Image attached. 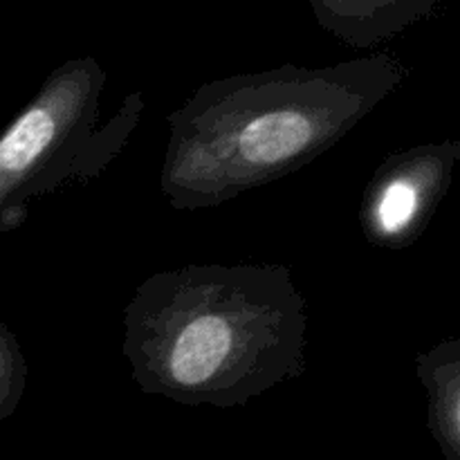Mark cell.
<instances>
[{"label":"cell","instance_id":"4","mask_svg":"<svg viewBox=\"0 0 460 460\" xmlns=\"http://www.w3.org/2000/svg\"><path fill=\"white\" fill-rule=\"evenodd\" d=\"M458 160V139L418 144L385 157L359 202L368 245L400 252L418 243L452 187Z\"/></svg>","mask_w":460,"mask_h":460},{"label":"cell","instance_id":"1","mask_svg":"<svg viewBox=\"0 0 460 460\" xmlns=\"http://www.w3.org/2000/svg\"><path fill=\"white\" fill-rule=\"evenodd\" d=\"M409 76L389 52L207 81L166 115L160 191L175 211L225 205L331 151Z\"/></svg>","mask_w":460,"mask_h":460},{"label":"cell","instance_id":"3","mask_svg":"<svg viewBox=\"0 0 460 460\" xmlns=\"http://www.w3.org/2000/svg\"><path fill=\"white\" fill-rule=\"evenodd\" d=\"M106 81V67L94 57L70 58L0 133V232L21 227L34 200L102 178L121 155L146 102L142 90H133L102 121Z\"/></svg>","mask_w":460,"mask_h":460},{"label":"cell","instance_id":"2","mask_svg":"<svg viewBox=\"0 0 460 460\" xmlns=\"http://www.w3.org/2000/svg\"><path fill=\"white\" fill-rule=\"evenodd\" d=\"M305 331L288 265H184L139 283L121 353L144 394L232 409L304 376Z\"/></svg>","mask_w":460,"mask_h":460},{"label":"cell","instance_id":"7","mask_svg":"<svg viewBox=\"0 0 460 460\" xmlns=\"http://www.w3.org/2000/svg\"><path fill=\"white\" fill-rule=\"evenodd\" d=\"M27 362L16 335L0 323V420L16 411L25 395Z\"/></svg>","mask_w":460,"mask_h":460},{"label":"cell","instance_id":"5","mask_svg":"<svg viewBox=\"0 0 460 460\" xmlns=\"http://www.w3.org/2000/svg\"><path fill=\"white\" fill-rule=\"evenodd\" d=\"M443 0H308L314 18L335 39L371 49L431 16Z\"/></svg>","mask_w":460,"mask_h":460},{"label":"cell","instance_id":"6","mask_svg":"<svg viewBox=\"0 0 460 460\" xmlns=\"http://www.w3.org/2000/svg\"><path fill=\"white\" fill-rule=\"evenodd\" d=\"M427 394V427L445 460H460V340L438 341L416 358Z\"/></svg>","mask_w":460,"mask_h":460}]
</instances>
